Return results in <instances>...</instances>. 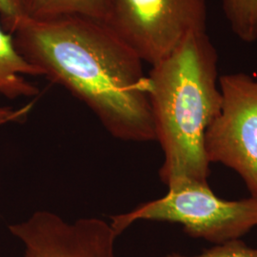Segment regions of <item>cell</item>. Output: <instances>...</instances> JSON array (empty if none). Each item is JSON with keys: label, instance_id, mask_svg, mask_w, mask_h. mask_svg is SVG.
Instances as JSON below:
<instances>
[{"label": "cell", "instance_id": "cell-6", "mask_svg": "<svg viewBox=\"0 0 257 257\" xmlns=\"http://www.w3.org/2000/svg\"><path fill=\"white\" fill-rule=\"evenodd\" d=\"M9 230L23 245L22 257H116L118 235L110 222L97 217L70 221L43 210Z\"/></svg>", "mask_w": 257, "mask_h": 257}, {"label": "cell", "instance_id": "cell-5", "mask_svg": "<svg viewBox=\"0 0 257 257\" xmlns=\"http://www.w3.org/2000/svg\"><path fill=\"white\" fill-rule=\"evenodd\" d=\"M221 110L205 135L211 163H221L244 180L257 199V80L246 74L219 77Z\"/></svg>", "mask_w": 257, "mask_h": 257}, {"label": "cell", "instance_id": "cell-4", "mask_svg": "<svg viewBox=\"0 0 257 257\" xmlns=\"http://www.w3.org/2000/svg\"><path fill=\"white\" fill-rule=\"evenodd\" d=\"M207 0H109L103 23L154 66L191 35L207 32Z\"/></svg>", "mask_w": 257, "mask_h": 257}, {"label": "cell", "instance_id": "cell-1", "mask_svg": "<svg viewBox=\"0 0 257 257\" xmlns=\"http://www.w3.org/2000/svg\"><path fill=\"white\" fill-rule=\"evenodd\" d=\"M13 36L28 62L83 102L112 138L156 140L143 62L106 24L26 19Z\"/></svg>", "mask_w": 257, "mask_h": 257}, {"label": "cell", "instance_id": "cell-8", "mask_svg": "<svg viewBox=\"0 0 257 257\" xmlns=\"http://www.w3.org/2000/svg\"><path fill=\"white\" fill-rule=\"evenodd\" d=\"M109 0H27L28 19L49 20L80 17L104 22Z\"/></svg>", "mask_w": 257, "mask_h": 257}, {"label": "cell", "instance_id": "cell-9", "mask_svg": "<svg viewBox=\"0 0 257 257\" xmlns=\"http://www.w3.org/2000/svg\"><path fill=\"white\" fill-rule=\"evenodd\" d=\"M222 9L232 33L240 40H257V0H221Z\"/></svg>", "mask_w": 257, "mask_h": 257}, {"label": "cell", "instance_id": "cell-10", "mask_svg": "<svg viewBox=\"0 0 257 257\" xmlns=\"http://www.w3.org/2000/svg\"><path fill=\"white\" fill-rule=\"evenodd\" d=\"M163 257H257V248L249 247L241 239H235L214 245L196 255L170 253Z\"/></svg>", "mask_w": 257, "mask_h": 257}, {"label": "cell", "instance_id": "cell-3", "mask_svg": "<svg viewBox=\"0 0 257 257\" xmlns=\"http://www.w3.org/2000/svg\"><path fill=\"white\" fill-rule=\"evenodd\" d=\"M180 224L187 234L213 245L240 239L257 226V199L225 200L209 184L184 181L168 188L163 197L112 215L110 226L119 236L138 221Z\"/></svg>", "mask_w": 257, "mask_h": 257}, {"label": "cell", "instance_id": "cell-2", "mask_svg": "<svg viewBox=\"0 0 257 257\" xmlns=\"http://www.w3.org/2000/svg\"><path fill=\"white\" fill-rule=\"evenodd\" d=\"M217 66V51L201 32L152 66L147 76L156 140L164 155L159 176L168 188L184 181L208 184L205 135L222 105Z\"/></svg>", "mask_w": 257, "mask_h": 257}, {"label": "cell", "instance_id": "cell-11", "mask_svg": "<svg viewBox=\"0 0 257 257\" xmlns=\"http://www.w3.org/2000/svg\"><path fill=\"white\" fill-rule=\"evenodd\" d=\"M26 19L27 0H0V23L6 32L13 35Z\"/></svg>", "mask_w": 257, "mask_h": 257}, {"label": "cell", "instance_id": "cell-7", "mask_svg": "<svg viewBox=\"0 0 257 257\" xmlns=\"http://www.w3.org/2000/svg\"><path fill=\"white\" fill-rule=\"evenodd\" d=\"M27 75L42 76L19 53L14 36L0 23V95L8 99L37 96L39 90L26 79Z\"/></svg>", "mask_w": 257, "mask_h": 257}, {"label": "cell", "instance_id": "cell-12", "mask_svg": "<svg viewBox=\"0 0 257 257\" xmlns=\"http://www.w3.org/2000/svg\"><path fill=\"white\" fill-rule=\"evenodd\" d=\"M25 112L26 110H13L8 107H0V125L18 121L25 114Z\"/></svg>", "mask_w": 257, "mask_h": 257}]
</instances>
